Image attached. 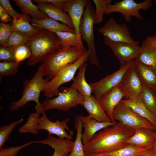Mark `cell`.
Instances as JSON below:
<instances>
[{"label":"cell","mask_w":156,"mask_h":156,"mask_svg":"<svg viewBox=\"0 0 156 156\" xmlns=\"http://www.w3.org/2000/svg\"><path fill=\"white\" fill-rule=\"evenodd\" d=\"M134 130L127 128L117 122L95 133L83 145L86 154H97L116 150L126 146L125 141L132 136Z\"/></svg>","instance_id":"obj_1"},{"label":"cell","mask_w":156,"mask_h":156,"mask_svg":"<svg viewBox=\"0 0 156 156\" xmlns=\"http://www.w3.org/2000/svg\"><path fill=\"white\" fill-rule=\"evenodd\" d=\"M30 50L31 55L27 62L30 66L42 62L50 55L62 47L60 40L53 32L44 29L31 36L25 44Z\"/></svg>","instance_id":"obj_2"},{"label":"cell","mask_w":156,"mask_h":156,"mask_svg":"<svg viewBox=\"0 0 156 156\" xmlns=\"http://www.w3.org/2000/svg\"><path fill=\"white\" fill-rule=\"evenodd\" d=\"M86 51L73 47L62 46L49 55L42 63L44 76L52 79L60 70L75 62Z\"/></svg>","instance_id":"obj_3"},{"label":"cell","mask_w":156,"mask_h":156,"mask_svg":"<svg viewBox=\"0 0 156 156\" xmlns=\"http://www.w3.org/2000/svg\"><path fill=\"white\" fill-rule=\"evenodd\" d=\"M44 70L41 64L31 79L23 81V90L21 97L18 100L11 103L9 107L11 111L17 110L31 101H35L37 106H41V103L39 101L40 92L47 82L50 80L47 78H44Z\"/></svg>","instance_id":"obj_4"},{"label":"cell","mask_w":156,"mask_h":156,"mask_svg":"<svg viewBox=\"0 0 156 156\" xmlns=\"http://www.w3.org/2000/svg\"><path fill=\"white\" fill-rule=\"evenodd\" d=\"M95 12L92 1L87 0L84 13L79 26V33L82 40L85 41L90 53L88 60L90 63L100 68L101 65L97 57L94 34Z\"/></svg>","instance_id":"obj_5"},{"label":"cell","mask_w":156,"mask_h":156,"mask_svg":"<svg viewBox=\"0 0 156 156\" xmlns=\"http://www.w3.org/2000/svg\"><path fill=\"white\" fill-rule=\"evenodd\" d=\"M90 53L87 51L77 61L68 65L60 70L54 77L46 84L42 92L47 99L57 96L59 89L63 84L73 80L75 74L80 66L88 60Z\"/></svg>","instance_id":"obj_6"},{"label":"cell","mask_w":156,"mask_h":156,"mask_svg":"<svg viewBox=\"0 0 156 156\" xmlns=\"http://www.w3.org/2000/svg\"><path fill=\"white\" fill-rule=\"evenodd\" d=\"M59 91L60 93L57 96L42 101L41 107L43 110L56 109L66 112L82 104L84 96L73 88L61 87Z\"/></svg>","instance_id":"obj_7"},{"label":"cell","mask_w":156,"mask_h":156,"mask_svg":"<svg viewBox=\"0 0 156 156\" xmlns=\"http://www.w3.org/2000/svg\"><path fill=\"white\" fill-rule=\"evenodd\" d=\"M114 121L125 127L134 130L144 127L156 130L155 127L149 121L141 116L121 101L114 108L113 113Z\"/></svg>","instance_id":"obj_8"},{"label":"cell","mask_w":156,"mask_h":156,"mask_svg":"<svg viewBox=\"0 0 156 156\" xmlns=\"http://www.w3.org/2000/svg\"><path fill=\"white\" fill-rule=\"evenodd\" d=\"M152 5V1L151 0H145L140 3H137L133 0H123L116 1L113 4H107L105 14H108L115 12L120 13L125 20L129 22L131 21L132 17L142 19V16L139 12V10H147Z\"/></svg>","instance_id":"obj_9"},{"label":"cell","mask_w":156,"mask_h":156,"mask_svg":"<svg viewBox=\"0 0 156 156\" xmlns=\"http://www.w3.org/2000/svg\"><path fill=\"white\" fill-rule=\"evenodd\" d=\"M98 31L108 40L115 42H123L139 46V43L131 37L125 24L118 23L113 17H110Z\"/></svg>","instance_id":"obj_10"},{"label":"cell","mask_w":156,"mask_h":156,"mask_svg":"<svg viewBox=\"0 0 156 156\" xmlns=\"http://www.w3.org/2000/svg\"><path fill=\"white\" fill-rule=\"evenodd\" d=\"M144 85L134 68L131 64L118 85L125 99H141Z\"/></svg>","instance_id":"obj_11"},{"label":"cell","mask_w":156,"mask_h":156,"mask_svg":"<svg viewBox=\"0 0 156 156\" xmlns=\"http://www.w3.org/2000/svg\"><path fill=\"white\" fill-rule=\"evenodd\" d=\"M104 44L113 52L119 60L120 68L130 63L138 57L140 51L139 46L123 42L111 41L104 37Z\"/></svg>","instance_id":"obj_12"},{"label":"cell","mask_w":156,"mask_h":156,"mask_svg":"<svg viewBox=\"0 0 156 156\" xmlns=\"http://www.w3.org/2000/svg\"><path fill=\"white\" fill-rule=\"evenodd\" d=\"M131 64V62L120 68L116 71L100 80L89 83L94 96L98 100L102 96L109 92L115 86H118Z\"/></svg>","instance_id":"obj_13"},{"label":"cell","mask_w":156,"mask_h":156,"mask_svg":"<svg viewBox=\"0 0 156 156\" xmlns=\"http://www.w3.org/2000/svg\"><path fill=\"white\" fill-rule=\"evenodd\" d=\"M40 113L42 116L39 118V129L44 130L48 132V135H55L59 138L71 140L73 132L70 130L67 125L70 120L69 118L60 121H51L47 116L45 111L42 108Z\"/></svg>","instance_id":"obj_14"},{"label":"cell","mask_w":156,"mask_h":156,"mask_svg":"<svg viewBox=\"0 0 156 156\" xmlns=\"http://www.w3.org/2000/svg\"><path fill=\"white\" fill-rule=\"evenodd\" d=\"M87 1V0H66L62 8V10L70 16L75 33L78 38L81 40L79 26Z\"/></svg>","instance_id":"obj_15"},{"label":"cell","mask_w":156,"mask_h":156,"mask_svg":"<svg viewBox=\"0 0 156 156\" xmlns=\"http://www.w3.org/2000/svg\"><path fill=\"white\" fill-rule=\"evenodd\" d=\"M155 130L144 127L137 128L134 129L133 135L125 143L140 147L153 146L155 140Z\"/></svg>","instance_id":"obj_16"},{"label":"cell","mask_w":156,"mask_h":156,"mask_svg":"<svg viewBox=\"0 0 156 156\" xmlns=\"http://www.w3.org/2000/svg\"><path fill=\"white\" fill-rule=\"evenodd\" d=\"M123 97H125L124 94L117 86L102 96L98 100L102 108L112 122L115 121L112 116L113 110Z\"/></svg>","instance_id":"obj_17"},{"label":"cell","mask_w":156,"mask_h":156,"mask_svg":"<svg viewBox=\"0 0 156 156\" xmlns=\"http://www.w3.org/2000/svg\"><path fill=\"white\" fill-rule=\"evenodd\" d=\"M83 124L84 131L82 135V140L83 144L88 143L97 132L103 128L114 125L117 121L102 122L90 118L88 115L86 116H80Z\"/></svg>","instance_id":"obj_18"},{"label":"cell","mask_w":156,"mask_h":156,"mask_svg":"<svg viewBox=\"0 0 156 156\" xmlns=\"http://www.w3.org/2000/svg\"><path fill=\"white\" fill-rule=\"evenodd\" d=\"M89 114L90 118L102 122H108L112 121L101 106L99 101L95 96H84L81 105Z\"/></svg>","instance_id":"obj_19"},{"label":"cell","mask_w":156,"mask_h":156,"mask_svg":"<svg viewBox=\"0 0 156 156\" xmlns=\"http://www.w3.org/2000/svg\"><path fill=\"white\" fill-rule=\"evenodd\" d=\"M32 1L36 2L38 9L49 17L57 21H60L74 29L72 21L69 15L64 12L62 9L50 3L39 1L37 0Z\"/></svg>","instance_id":"obj_20"},{"label":"cell","mask_w":156,"mask_h":156,"mask_svg":"<svg viewBox=\"0 0 156 156\" xmlns=\"http://www.w3.org/2000/svg\"><path fill=\"white\" fill-rule=\"evenodd\" d=\"M131 63L144 86L156 90V70L136 59Z\"/></svg>","instance_id":"obj_21"},{"label":"cell","mask_w":156,"mask_h":156,"mask_svg":"<svg viewBox=\"0 0 156 156\" xmlns=\"http://www.w3.org/2000/svg\"><path fill=\"white\" fill-rule=\"evenodd\" d=\"M42 143L54 149L52 156L68 155L71 151L74 145V142L70 140L57 138L51 136L44 139Z\"/></svg>","instance_id":"obj_22"},{"label":"cell","mask_w":156,"mask_h":156,"mask_svg":"<svg viewBox=\"0 0 156 156\" xmlns=\"http://www.w3.org/2000/svg\"><path fill=\"white\" fill-rule=\"evenodd\" d=\"M87 66L88 64L85 63L80 66L77 74L72 80L73 83L70 86L84 96H90L92 92L91 86L86 81L85 79Z\"/></svg>","instance_id":"obj_23"},{"label":"cell","mask_w":156,"mask_h":156,"mask_svg":"<svg viewBox=\"0 0 156 156\" xmlns=\"http://www.w3.org/2000/svg\"><path fill=\"white\" fill-rule=\"evenodd\" d=\"M30 18L28 14L22 13L13 18L11 25L13 31L20 32L31 36L38 32L41 29L29 23Z\"/></svg>","instance_id":"obj_24"},{"label":"cell","mask_w":156,"mask_h":156,"mask_svg":"<svg viewBox=\"0 0 156 156\" xmlns=\"http://www.w3.org/2000/svg\"><path fill=\"white\" fill-rule=\"evenodd\" d=\"M30 22L33 26L41 29L75 33L74 29L64 24L59 22L49 17L41 20L31 18Z\"/></svg>","instance_id":"obj_25"},{"label":"cell","mask_w":156,"mask_h":156,"mask_svg":"<svg viewBox=\"0 0 156 156\" xmlns=\"http://www.w3.org/2000/svg\"><path fill=\"white\" fill-rule=\"evenodd\" d=\"M121 101L138 115L149 121L156 128V116L145 106L141 99H125Z\"/></svg>","instance_id":"obj_26"},{"label":"cell","mask_w":156,"mask_h":156,"mask_svg":"<svg viewBox=\"0 0 156 156\" xmlns=\"http://www.w3.org/2000/svg\"><path fill=\"white\" fill-rule=\"evenodd\" d=\"M140 47V53L136 59L156 70V48L149 45L145 40Z\"/></svg>","instance_id":"obj_27"},{"label":"cell","mask_w":156,"mask_h":156,"mask_svg":"<svg viewBox=\"0 0 156 156\" xmlns=\"http://www.w3.org/2000/svg\"><path fill=\"white\" fill-rule=\"evenodd\" d=\"M16 5L21 9L22 13L29 14L34 19L41 20L49 17L42 12L37 5H34L30 0H13Z\"/></svg>","instance_id":"obj_28"},{"label":"cell","mask_w":156,"mask_h":156,"mask_svg":"<svg viewBox=\"0 0 156 156\" xmlns=\"http://www.w3.org/2000/svg\"><path fill=\"white\" fill-rule=\"evenodd\" d=\"M51 31L55 33L59 38L62 46L64 47H73L86 51L82 40L79 39L76 33L55 30Z\"/></svg>","instance_id":"obj_29"},{"label":"cell","mask_w":156,"mask_h":156,"mask_svg":"<svg viewBox=\"0 0 156 156\" xmlns=\"http://www.w3.org/2000/svg\"><path fill=\"white\" fill-rule=\"evenodd\" d=\"M74 127L77 131L76 139L72 150L66 156H86L82 140L83 124L80 116H77L74 121Z\"/></svg>","instance_id":"obj_30"},{"label":"cell","mask_w":156,"mask_h":156,"mask_svg":"<svg viewBox=\"0 0 156 156\" xmlns=\"http://www.w3.org/2000/svg\"><path fill=\"white\" fill-rule=\"evenodd\" d=\"M153 146L140 147L128 144L116 150L100 154L105 156H138L145 151L152 149Z\"/></svg>","instance_id":"obj_31"},{"label":"cell","mask_w":156,"mask_h":156,"mask_svg":"<svg viewBox=\"0 0 156 156\" xmlns=\"http://www.w3.org/2000/svg\"><path fill=\"white\" fill-rule=\"evenodd\" d=\"M141 99L145 106L156 116V90L144 86Z\"/></svg>","instance_id":"obj_32"},{"label":"cell","mask_w":156,"mask_h":156,"mask_svg":"<svg viewBox=\"0 0 156 156\" xmlns=\"http://www.w3.org/2000/svg\"><path fill=\"white\" fill-rule=\"evenodd\" d=\"M40 113L38 112L29 115L25 124L18 129L20 133L38 134L39 118Z\"/></svg>","instance_id":"obj_33"},{"label":"cell","mask_w":156,"mask_h":156,"mask_svg":"<svg viewBox=\"0 0 156 156\" xmlns=\"http://www.w3.org/2000/svg\"><path fill=\"white\" fill-rule=\"evenodd\" d=\"M31 36L29 35L13 31L5 46L13 51L18 46L26 44Z\"/></svg>","instance_id":"obj_34"},{"label":"cell","mask_w":156,"mask_h":156,"mask_svg":"<svg viewBox=\"0 0 156 156\" xmlns=\"http://www.w3.org/2000/svg\"><path fill=\"white\" fill-rule=\"evenodd\" d=\"M20 66V63L16 61L0 62V81L3 76H12L16 74Z\"/></svg>","instance_id":"obj_35"},{"label":"cell","mask_w":156,"mask_h":156,"mask_svg":"<svg viewBox=\"0 0 156 156\" xmlns=\"http://www.w3.org/2000/svg\"><path fill=\"white\" fill-rule=\"evenodd\" d=\"M24 120L23 118L12 122L9 125H3L0 127V150L8 139L9 135L14 129Z\"/></svg>","instance_id":"obj_36"},{"label":"cell","mask_w":156,"mask_h":156,"mask_svg":"<svg viewBox=\"0 0 156 156\" xmlns=\"http://www.w3.org/2000/svg\"><path fill=\"white\" fill-rule=\"evenodd\" d=\"M95 6V24H99L102 23L103 20L104 14L106 5L111 3L112 0H93Z\"/></svg>","instance_id":"obj_37"},{"label":"cell","mask_w":156,"mask_h":156,"mask_svg":"<svg viewBox=\"0 0 156 156\" xmlns=\"http://www.w3.org/2000/svg\"><path fill=\"white\" fill-rule=\"evenodd\" d=\"M16 62L20 63L31 57V53L29 47L25 44L15 48L13 51Z\"/></svg>","instance_id":"obj_38"},{"label":"cell","mask_w":156,"mask_h":156,"mask_svg":"<svg viewBox=\"0 0 156 156\" xmlns=\"http://www.w3.org/2000/svg\"><path fill=\"white\" fill-rule=\"evenodd\" d=\"M13 30L9 24L1 22L0 23V45L5 46Z\"/></svg>","instance_id":"obj_39"},{"label":"cell","mask_w":156,"mask_h":156,"mask_svg":"<svg viewBox=\"0 0 156 156\" xmlns=\"http://www.w3.org/2000/svg\"><path fill=\"white\" fill-rule=\"evenodd\" d=\"M35 143H36V140L30 141L21 146L3 148L0 150V156L17 155L18 153L22 148Z\"/></svg>","instance_id":"obj_40"},{"label":"cell","mask_w":156,"mask_h":156,"mask_svg":"<svg viewBox=\"0 0 156 156\" xmlns=\"http://www.w3.org/2000/svg\"><path fill=\"white\" fill-rule=\"evenodd\" d=\"M1 62L16 61L13 51L8 47L0 46Z\"/></svg>","instance_id":"obj_41"},{"label":"cell","mask_w":156,"mask_h":156,"mask_svg":"<svg viewBox=\"0 0 156 156\" xmlns=\"http://www.w3.org/2000/svg\"><path fill=\"white\" fill-rule=\"evenodd\" d=\"M0 5L13 18L20 14V13L17 12L12 8L8 0H0Z\"/></svg>","instance_id":"obj_42"},{"label":"cell","mask_w":156,"mask_h":156,"mask_svg":"<svg viewBox=\"0 0 156 156\" xmlns=\"http://www.w3.org/2000/svg\"><path fill=\"white\" fill-rule=\"evenodd\" d=\"M12 20L2 7L0 5V20L1 22L5 23L12 22Z\"/></svg>","instance_id":"obj_43"},{"label":"cell","mask_w":156,"mask_h":156,"mask_svg":"<svg viewBox=\"0 0 156 156\" xmlns=\"http://www.w3.org/2000/svg\"><path fill=\"white\" fill-rule=\"evenodd\" d=\"M66 0H37L40 2L50 3L62 10L63 5Z\"/></svg>","instance_id":"obj_44"},{"label":"cell","mask_w":156,"mask_h":156,"mask_svg":"<svg viewBox=\"0 0 156 156\" xmlns=\"http://www.w3.org/2000/svg\"><path fill=\"white\" fill-rule=\"evenodd\" d=\"M144 40L149 45L156 48V35L149 36Z\"/></svg>","instance_id":"obj_45"},{"label":"cell","mask_w":156,"mask_h":156,"mask_svg":"<svg viewBox=\"0 0 156 156\" xmlns=\"http://www.w3.org/2000/svg\"><path fill=\"white\" fill-rule=\"evenodd\" d=\"M138 156H156V153L151 149L145 151Z\"/></svg>","instance_id":"obj_46"},{"label":"cell","mask_w":156,"mask_h":156,"mask_svg":"<svg viewBox=\"0 0 156 156\" xmlns=\"http://www.w3.org/2000/svg\"><path fill=\"white\" fill-rule=\"evenodd\" d=\"M155 142L152 149L154 152L156 153V130H155Z\"/></svg>","instance_id":"obj_47"},{"label":"cell","mask_w":156,"mask_h":156,"mask_svg":"<svg viewBox=\"0 0 156 156\" xmlns=\"http://www.w3.org/2000/svg\"><path fill=\"white\" fill-rule=\"evenodd\" d=\"M86 154V156H105L100 153L97 154Z\"/></svg>","instance_id":"obj_48"},{"label":"cell","mask_w":156,"mask_h":156,"mask_svg":"<svg viewBox=\"0 0 156 156\" xmlns=\"http://www.w3.org/2000/svg\"><path fill=\"white\" fill-rule=\"evenodd\" d=\"M18 156V155H14V156L5 155V156Z\"/></svg>","instance_id":"obj_49"},{"label":"cell","mask_w":156,"mask_h":156,"mask_svg":"<svg viewBox=\"0 0 156 156\" xmlns=\"http://www.w3.org/2000/svg\"><path fill=\"white\" fill-rule=\"evenodd\" d=\"M154 1L155 2H156V0H154Z\"/></svg>","instance_id":"obj_50"},{"label":"cell","mask_w":156,"mask_h":156,"mask_svg":"<svg viewBox=\"0 0 156 156\" xmlns=\"http://www.w3.org/2000/svg\"><path fill=\"white\" fill-rule=\"evenodd\" d=\"M67 155H64L62 156H66Z\"/></svg>","instance_id":"obj_51"}]
</instances>
